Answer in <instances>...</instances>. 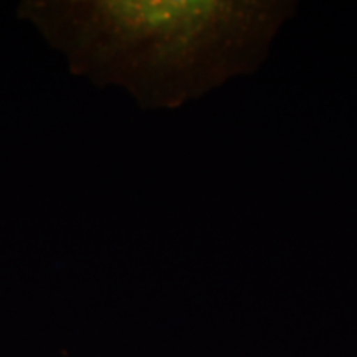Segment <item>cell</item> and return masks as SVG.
<instances>
[{"label":"cell","instance_id":"obj_1","mask_svg":"<svg viewBox=\"0 0 357 357\" xmlns=\"http://www.w3.org/2000/svg\"><path fill=\"white\" fill-rule=\"evenodd\" d=\"M294 10L278 0H29L19 17L75 75L174 109L255 73Z\"/></svg>","mask_w":357,"mask_h":357}]
</instances>
